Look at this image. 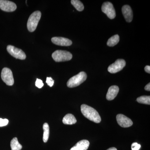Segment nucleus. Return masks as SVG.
<instances>
[{
  "mask_svg": "<svg viewBox=\"0 0 150 150\" xmlns=\"http://www.w3.org/2000/svg\"><path fill=\"white\" fill-rule=\"evenodd\" d=\"M71 3L73 6L79 11H82L84 9V6L83 3L79 0H72Z\"/></svg>",
  "mask_w": 150,
  "mask_h": 150,
  "instance_id": "nucleus-19",
  "label": "nucleus"
},
{
  "mask_svg": "<svg viewBox=\"0 0 150 150\" xmlns=\"http://www.w3.org/2000/svg\"><path fill=\"white\" fill-rule=\"evenodd\" d=\"M52 57L55 62H60L70 61L72 58V55L69 51L57 50L53 53Z\"/></svg>",
  "mask_w": 150,
  "mask_h": 150,
  "instance_id": "nucleus-4",
  "label": "nucleus"
},
{
  "mask_svg": "<svg viewBox=\"0 0 150 150\" xmlns=\"http://www.w3.org/2000/svg\"><path fill=\"white\" fill-rule=\"evenodd\" d=\"M17 6L14 3L6 0H0V9L6 12H13L16 9Z\"/></svg>",
  "mask_w": 150,
  "mask_h": 150,
  "instance_id": "nucleus-9",
  "label": "nucleus"
},
{
  "mask_svg": "<svg viewBox=\"0 0 150 150\" xmlns=\"http://www.w3.org/2000/svg\"><path fill=\"white\" fill-rule=\"evenodd\" d=\"M51 41L54 44L60 46H70L72 44L71 40L63 37H53L51 39Z\"/></svg>",
  "mask_w": 150,
  "mask_h": 150,
  "instance_id": "nucleus-11",
  "label": "nucleus"
},
{
  "mask_svg": "<svg viewBox=\"0 0 150 150\" xmlns=\"http://www.w3.org/2000/svg\"><path fill=\"white\" fill-rule=\"evenodd\" d=\"M35 85V86L39 88H41L43 87V85H44L42 81L41 80L39 79H36Z\"/></svg>",
  "mask_w": 150,
  "mask_h": 150,
  "instance_id": "nucleus-21",
  "label": "nucleus"
},
{
  "mask_svg": "<svg viewBox=\"0 0 150 150\" xmlns=\"http://www.w3.org/2000/svg\"><path fill=\"white\" fill-rule=\"evenodd\" d=\"M119 41V36L118 35H115L110 37L107 42V45L108 46H114L118 44Z\"/></svg>",
  "mask_w": 150,
  "mask_h": 150,
  "instance_id": "nucleus-18",
  "label": "nucleus"
},
{
  "mask_svg": "<svg viewBox=\"0 0 150 150\" xmlns=\"http://www.w3.org/2000/svg\"><path fill=\"white\" fill-rule=\"evenodd\" d=\"M41 16V13L39 11H35L33 13L27 22V28L30 32H33L36 29Z\"/></svg>",
  "mask_w": 150,
  "mask_h": 150,
  "instance_id": "nucleus-2",
  "label": "nucleus"
},
{
  "mask_svg": "<svg viewBox=\"0 0 150 150\" xmlns=\"http://www.w3.org/2000/svg\"><path fill=\"white\" fill-rule=\"evenodd\" d=\"M126 64L125 60L121 59H118L113 64L110 65L108 70L111 74H115L123 69Z\"/></svg>",
  "mask_w": 150,
  "mask_h": 150,
  "instance_id": "nucleus-7",
  "label": "nucleus"
},
{
  "mask_svg": "<svg viewBox=\"0 0 150 150\" xmlns=\"http://www.w3.org/2000/svg\"><path fill=\"white\" fill-rule=\"evenodd\" d=\"M88 140H83L78 142L70 150H87L89 146Z\"/></svg>",
  "mask_w": 150,
  "mask_h": 150,
  "instance_id": "nucleus-14",
  "label": "nucleus"
},
{
  "mask_svg": "<svg viewBox=\"0 0 150 150\" xmlns=\"http://www.w3.org/2000/svg\"><path fill=\"white\" fill-rule=\"evenodd\" d=\"M116 120L118 124L123 128L130 127L133 125V122L130 118L123 114H118L116 116Z\"/></svg>",
  "mask_w": 150,
  "mask_h": 150,
  "instance_id": "nucleus-10",
  "label": "nucleus"
},
{
  "mask_svg": "<svg viewBox=\"0 0 150 150\" xmlns=\"http://www.w3.org/2000/svg\"><path fill=\"white\" fill-rule=\"evenodd\" d=\"M86 74L82 71L77 75L74 76L67 82V86L69 88H74L79 86L86 80L87 79Z\"/></svg>",
  "mask_w": 150,
  "mask_h": 150,
  "instance_id": "nucleus-3",
  "label": "nucleus"
},
{
  "mask_svg": "<svg viewBox=\"0 0 150 150\" xmlns=\"http://www.w3.org/2000/svg\"><path fill=\"white\" fill-rule=\"evenodd\" d=\"M43 142L46 143L47 142L49 137V126L47 123H45L43 125Z\"/></svg>",
  "mask_w": 150,
  "mask_h": 150,
  "instance_id": "nucleus-17",
  "label": "nucleus"
},
{
  "mask_svg": "<svg viewBox=\"0 0 150 150\" xmlns=\"http://www.w3.org/2000/svg\"><path fill=\"white\" fill-rule=\"evenodd\" d=\"M122 13L126 21L131 22L133 20V14L131 7L129 5H124L122 8Z\"/></svg>",
  "mask_w": 150,
  "mask_h": 150,
  "instance_id": "nucleus-12",
  "label": "nucleus"
},
{
  "mask_svg": "<svg viewBox=\"0 0 150 150\" xmlns=\"http://www.w3.org/2000/svg\"><path fill=\"white\" fill-rule=\"evenodd\" d=\"M7 50L9 54L16 59L25 60L26 59V55L22 50L17 48L15 46L8 45L7 47Z\"/></svg>",
  "mask_w": 150,
  "mask_h": 150,
  "instance_id": "nucleus-6",
  "label": "nucleus"
},
{
  "mask_svg": "<svg viewBox=\"0 0 150 150\" xmlns=\"http://www.w3.org/2000/svg\"><path fill=\"white\" fill-rule=\"evenodd\" d=\"M81 111L84 116L90 121L96 123H99L101 121V118L98 112L91 106L85 104L82 105Z\"/></svg>",
  "mask_w": 150,
  "mask_h": 150,
  "instance_id": "nucleus-1",
  "label": "nucleus"
},
{
  "mask_svg": "<svg viewBox=\"0 0 150 150\" xmlns=\"http://www.w3.org/2000/svg\"><path fill=\"white\" fill-rule=\"evenodd\" d=\"M63 123L66 125H73L76 123L77 121L74 115L71 114H67L63 119Z\"/></svg>",
  "mask_w": 150,
  "mask_h": 150,
  "instance_id": "nucleus-15",
  "label": "nucleus"
},
{
  "mask_svg": "<svg viewBox=\"0 0 150 150\" xmlns=\"http://www.w3.org/2000/svg\"><path fill=\"white\" fill-rule=\"evenodd\" d=\"M8 123V120L7 119L0 118V127L6 126Z\"/></svg>",
  "mask_w": 150,
  "mask_h": 150,
  "instance_id": "nucleus-22",
  "label": "nucleus"
},
{
  "mask_svg": "<svg viewBox=\"0 0 150 150\" xmlns=\"http://www.w3.org/2000/svg\"><path fill=\"white\" fill-rule=\"evenodd\" d=\"M46 83L49 86L52 87L54 85V81L51 77H47L46 79Z\"/></svg>",
  "mask_w": 150,
  "mask_h": 150,
  "instance_id": "nucleus-24",
  "label": "nucleus"
},
{
  "mask_svg": "<svg viewBox=\"0 0 150 150\" xmlns=\"http://www.w3.org/2000/svg\"><path fill=\"white\" fill-rule=\"evenodd\" d=\"M137 101L139 103H142V104L150 105V96H140L137 98Z\"/></svg>",
  "mask_w": 150,
  "mask_h": 150,
  "instance_id": "nucleus-20",
  "label": "nucleus"
},
{
  "mask_svg": "<svg viewBox=\"0 0 150 150\" xmlns=\"http://www.w3.org/2000/svg\"><path fill=\"white\" fill-rule=\"evenodd\" d=\"M119 90V88L118 86H110L108 89L107 94H106V99L108 100L114 99L115 97L117 96Z\"/></svg>",
  "mask_w": 150,
  "mask_h": 150,
  "instance_id": "nucleus-13",
  "label": "nucleus"
},
{
  "mask_svg": "<svg viewBox=\"0 0 150 150\" xmlns=\"http://www.w3.org/2000/svg\"><path fill=\"white\" fill-rule=\"evenodd\" d=\"M11 150H21L22 146L19 144L17 138H14L11 142Z\"/></svg>",
  "mask_w": 150,
  "mask_h": 150,
  "instance_id": "nucleus-16",
  "label": "nucleus"
},
{
  "mask_svg": "<svg viewBox=\"0 0 150 150\" xmlns=\"http://www.w3.org/2000/svg\"><path fill=\"white\" fill-rule=\"evenodd\" d=\"M145 71L147 73L150 74V67L149 66H146L144 68Z\"/></svg>",
  "mask_w": 150,
  "mask_h": 150,
  "instance_id": "nucleus-25",
  "label": "nucleus"
},
{
  "mask_svg": "<svg viewBox=\"0 0 150 150\" xmlns=\"http://www.w3.org/2000/svg\"><path fill=\"white\" fill-rule=\"evenodd\" d=\"M107 150H117V149H116V148H115L112 147V148H109V149H107Z\"/></svg>",
  "mask_w": 150,
  "mask_h": 150,
  "instance_id": "nucleus-27",
  "label": "nucleus"
},
{
  "mask_svg": "<svg viewBox=\"0 0 150 150\" xmlns=\"http://www.w3.org/2000/svg\"><path fill=\"white\" fill-rule=\"evenodd\" d=\"M145 90L147 91H150V83H148L147 85H146V86L145 87Z\"/></svg>",
  "mask_w": 150,
  "mask_h": 150,
  "instance_id": "nucleus-26",
  "label": "nucleus"
},
{
  "mask_svg": "<svg viewBox=\"0 0 150 150\" xmlns=\"http://www.w3.org/2000/svg\"><path fill=\"white\" fill-rule=\"evenodd\" d=\"M1 77L4 82L8 86L13 85L14 81L12 72L7 68H4L2 70Z\"/></svg>",
  "mask_w": 150,
  "mask_h": 150,
  "instance_id": "nucleus-5",
  "label": "nucleus"
},
{
  "mask_svg": "<svg viewBox=\"0 0 150 150\" xmlns=\"http://www.w3.org/2000/svg\"><path fill=\"white\" fill-rule=\"evenodd\" d=\"M101 10L111 19L115 18L116 16L115 8L113 5L109 2H106L103 3L101 7Z\"/></svg>",
  "mask_w": 150,
  "mask_h": 150,
  "instance_id": "nucleus-8",
  "label": "nucleus"
},
{
  "mask_svg": "<svg viewBox=\"0 0 150 150\" xmlns=\"http://www.w3.org/2000/svg\"><path fill=\"white\" fill-rule=\"evenodd\" d=\"M141 147V145L137 143H134L131 145V149L132 150H139Z\"/></svg>",
  "mask_w": 150,
  "mask_h": 150,
  "instance_id": "nucleus-23",
  "label": "nucleus"
}]
</instances>
